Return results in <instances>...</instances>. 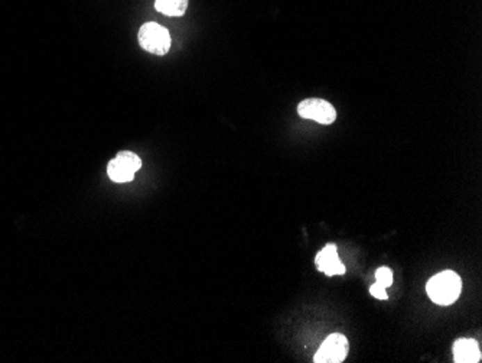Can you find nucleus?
Instances as JSON below:
<instances>
[{"mask_svg":"<svg viewBox=\"0 0 482 363\" xmlns=\"http://www.w3.org/2000/svg\"><path fill=\"white\" fill-rule=\"evenodd\" d=\"M429 298L437 305L453 304L462 291V279L453 271H443L432 277L426 285Z\"/></svg>","mask_w":482,"mask_h":363,"instance_id":"f257e3e1","label":"nucleus"},{"mask_svg":"<svg viewBox=\"0 0 482 363\" xmlns=\"http://www.w3.org/2000/svg\"><path fill=\"white\" fill-rule=\"evenodd\" d=\"M155 9L166 16H182L188 9V0H155Z\"/></svg>","mask_w":482,"mask_h":363,"instance_id":"6e6552de","label":"nucleus"},{"mask_svg":"<svg viewBox=\"0 0 482 363\" xmlns=\"http://www.w3.org/2000/svg\"><path fill=\"white\" fill-rule=\"evenodd\" d=\"M315 263L318 270L326 277H335L345 274V265L339 261L337 245H326L323 249L316 255Z\"/></svg>","mask_w":482,"mask_h":363,"instance_id":"423d86ee","label":"nucleus"},{"mask_svg":"<svg viewBox=\"0 0 482 363\" xmlns=\"http://www.w3.org/2000/svg\"><path fill=\"white\" fill-rule=\"evenodd\" d=\"M453 360L456 363H476L481 360V350L476 340L459 339L453 343Z\"/></svg>","mask_w":482,"mask_h":363,"instance_id":"0eeeda50","label":"nucleus"},{"mask_svg":"<svg viewBox=\"0 0 482 363\" xmlns=\"http://www.w3.org/2000/svg\"><path fill=\"white\" fill-rule=\"evenodd\" d=\"M139 44L140 47L156 55H165L170 49V33L162 25L155 22H147L139 29Z\"/></svg>","mask_w":482,"mask_h":363,"instance_id":"f03ea898","label":"nucleus"},{"mask_svg":"<svg viewBox=\"0 0 482 363\" xmlns=\"http://www.w3.org/2000/svg\"><path fill=\"white\" fill-rule=\"evenodd\" d=\"M370 294L374 297V298H377V300H387L389 298V295H387V291H385V288H384V286H381L380 284H373L371 286H370Z\"/></svg>","mask_w":482,"mask_h":363,"instance_id":"9d476101","label":"nucleus"},{"mask_svg":"<svg viewBox=\"0 0 482 363\" xmlns=\"http://www.w3.org/2000/svg\"><path fill=\"white\" fill-rule=\"evenodd\" d=\"M348 340L341 333H334L322 343L316 352L315 363H341L348 355Z\"/></svg>","mask_w":482,"mask_h":363,"instance_id":"39448f33","label":"nucleus"},{"mask_svg":"<svg viewBox=\"0 0 482 363\" xmlns=\"http://www.w3.org/2000/svg\"><path fill=\"white\" fill-rule=\"evenodd\" d=\"M142 167V160L133 154V152L123 150L119 152L118 157L111 160L107 167V174L114 183H129L134 178Z\"/></svg>","mask_w":482,"mask_h":363,"instance_id":"7ed1b4c3","label":"nucleus"},{"mask_svg":"<svg viewBox=\"0 0 482 363\" xmlns=\"http://www.w3.org/2000/svg\"><path fill=\"white\" fill-rule=\"evenodd\" d=\"M298 113L303 119H312L321 125H331L337 119L335 107L323 99H306L298 105Z\"/></svg>","mask_w":482,"mask_h":363,"instance_id":"20e7f679","label":"nucleus"},{"mask_svg":"<svg viewBox=\"0 0 482 363\" xmlns=\"http://www.w3.org/2000/svg\"><path fill=\"white\" fill-rule=\"evenodd\" d=\"M376 282L384 286V288H389L390 285H393V272L387 266H381L376 271Z\"/></svg>","mask_w":482,"mask_h":363,"instance_id":"1a4fd4ad","label":"nucleus"}]
</instances>
